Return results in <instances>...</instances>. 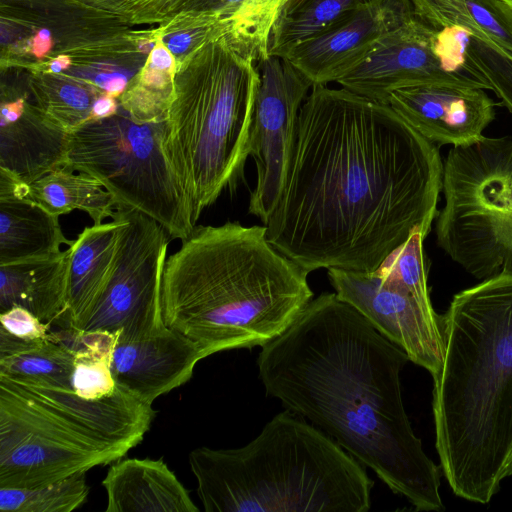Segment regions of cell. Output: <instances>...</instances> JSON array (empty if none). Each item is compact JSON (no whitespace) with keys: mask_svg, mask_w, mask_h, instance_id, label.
Instances as JSON below:
<instances>
[{"mask_svg":"<svg viewBox=\"0 0 512 512\" xmlns=\"http://www.w3.org/2000/svg\"><path fill=\"white\" fill-rule=\"evenodd\" d=\"M443 162L387 104L313 85L299 114L268 241L309 273L374 272L438 215Z\"/></svg>","mask_w":512,"mask_h":512,"instance_id":"cell-1","label":"cell"},{"mask_svg":"<svg viewBox=\"0 0 512 512\" xmlns=\"http://www.w3.org/2000/svg\"><path fill=\"white\" fill-rule=\"evenodd\" d=\"M409 361L335 292L321 293L261 347L266 394L315 425L418 511H442L440 471L405 411Z\"/></svg>","mask_w":512,"mask_h":512,"instance_id":"cell-2","label":"cell"},{"mask_svg":"<svg viewBox=\"0 0 512 512\" xmlns=\"http://www.w3.org/2000/svg\"><path fill=\"white\" fill-rule=\"evenodd\" d=\"M433 377L435 445L453 493L487 504L512 463V273L454 295Z\"/></svg>","mask_w":512,"mask_h":512,"instance_id":"cell-3","label":"cell"},{"mask_svg":"<svg viewBox=\"0 0 512 512\" xmlns=\"http://www.w3.org/2000/svg\"><path fill=\"white\" fill-rule=\"evenodd\" d=\"M308 274L268 241L264 225L195 226L166 259L162 319L203 358L263 347L313 299Z\"/></svg>","mask_w":512,"mask_h":512,"instance_id":"cell-4","label":"cell"},{"mask_svg":"<svg viewBox=\"0 0 512 512\" xmlns=\"http://www.w3.org/2000/svg\"><path fill=\"white\" fill-rule=\"evenodd\" d=\"M206 512H367L374 482L335 440L289 409L239 448L189 454Z\"/></svg>","mask_w":512,"mask_h":512,"instance_id":"cell-5","label":"cell"},{"mask_svg":"<svg viewBox=\"0 0 512 512\" xmlns=\"http://www.w3.org/2000/svg\"><path fill=\"white\" fill-rule=\"evenodd\" d=\"M155 415L119 386L87 399L0 375V487L42 486L115 462L143 440Z\"/></svg>","mask_w":512,"mask_h":512,"instance_id":"cell-6","label":"cell"},{"mask_svg":"<svg viewBox=\"0 0 512 512\" xmlns=\"http://www.w3.org/2000/svg\"><path fill=\"white\" fill-rule=\"evenodd\" d=\"M258 85L255 57L226 34L177 63L164 147L195 226L244 179Z\"/></svg>","mask_w":512,"mask_h":512,"instance_id":"cell-7","label":"cell"},{"mask_svg":"<svg viewBox=\"0 0 512 512\" xmlns=\"http://www.w3.org/2000/svg\"><path fill=\"white\" fill-rule=\"evenodd\" d=\"M442 192L438 246L476 279L512 273V137L453 146Z\"/></svg>","mask_w":512,"mask_h":512,"instance_id":"cell-8","label":"cell"},{"mask_svg":"<svg viewBox=\"0 0 512 512\" xmlns=\"http://www.w3.org/2000/svg\"><path fill=\"white\" fill-rule=\"evenodd\" d=\"M164 135L165 121L139 122L119 105L116 113L71 131L65 167L90 174L117 205L146 214L183 240L195 225Z\"/></svg>","mask_w":512,"mask_h":512,"instance_id":"cell-9","label":"cell"},{"mask_svg":"<svg viewBox=\"0 0 512 512\" xmlns=\"http://www.w3.org/2000/svg\"><path fill=\"white\" fill-rule=\"evenodd\" d=\"M336 83L379 104L398 89L424 84L488 89L467 66L452 27L434 29L416 15L382 36Z\"/></svg>","mask_w":512,"mask_h":512,"instance_id":"cell-10","label":"cell"},{"mask_svg":"<svg viewBox=\"0 0 512 512\" xmlns=\"http://www.w3.org/2000/svg\"><path fill=\"white\" fill-rule=\"evenodd\" d=\"M108 283L81 330L137 335L161 324L160 293L169 234L154 219L126 205Z\"/></svg>","mask_w":512,"mask_h":512,"instance_id":"cell-11","label":"cell"},{"mask_svg":"<svg viewBox=\"0 0 512 512\" xmlns=\"http://www.w3.org/2000/svg\"><path fill=\"white\" fill-rule=\"evenodd\" d=\"M0 16L45 32L53 57H72L71 69L120 66L139 70L156 42L152 28L136 29L77 0H0Z\"/></svg>","mask_w":512,"mask_h":512,"instance_id":"cell-12","label":"cell"},{"mask_svg":"<svg viewBox=\"0 0 512 512\" xmlns=\"http://www.w3.org/2000/svg\"><path fill=\"white\" fill-rule=\"evenodd\" d=\"M257 68L259 85L249 142L257 179L248 211L265 224L282 193L298 114L313 85L285 57L269 54L257 62Z\"/></svg>","mask_w":512,"mask_h":512,"instance_id":"cell-13","label":"cell"},{"mask_svg":"<svg viewBox=\"0 0 512 512\" xmlns=\"http://www.w3.org/2000/svg\"><path fill=\"white\" fill-rule=\"evenodd\" d=\"M336 295L366 317L383 336L399 346L409 361L432 376L444 360L441 315L402 284L377 271L327 269Z\"/></svg>","mask_w":512,"mask_h":512,"instance_id":"cell-14","label":"cell"},{"mask_svg":"<svg viewBox=\"0 0 512 512\" xmlns=\"http://www.w3.org/2000/svg\"><path fill=\"white\" fill-rule=\"evenodd\" d=\"M414 16L410 0L369 4L299 43L285 58L312 85L336 83L364 60L382 36Z\"/></svg>","mask_w":512,"mask_h":512,"instance_id":"cell-15","label":"cell"},{"mask_svg":"<svg viewBox=\"0 0 512 512\" xmlns=\"http://www.w3.org/2000/svg\"><path fill=\"white\" fill-rule=\"evenodd\" d=\"M31 100L26 82L2 80L0 171L22 184L66 165L71 134Z\"/></svg>","mask_w":512,"mask_h":512,"instance_id":"cell-16","label":"cell"},{"mask_svg":"<svg viewBox=\"0 0 512 512\" xmlns=\"http://www.w3.org/2000/svg\"><path fill=\"white\" fill-rule=\"evenodd\" d=\"M484 90L424 84L392 92L387 105L436 146L466 145L479 140L496 116L497 104Z\"/></svg>","mask_w":512,"mask_h":512,"instance_id":"cell-17","label":"cell"},{"mask_svg":"<svg viewBox=\"0 0 512 512\" xmlns=\"http://www.w3.org/2000/svg\"><path fill=\"white\" fill-rule=\"evenodd\" d=\"M203 359L199 348L164 323L143 333H116L111 371L116 384L151 404L185 384Z\"/></svg>","mask_w":512,"mask_h":512,"instance_id":"cell-18","label":"cell"},{"mask_svg":"<svg viewBox=\"0 0 512 512\" xmlns=\"http://www.w3.org/2000/svg\"><path fill=\"white\" fill-rule=\"evenodd\" d=\"M106 512H198L189 492L162 459L126 458L102 481Z\"/></svg>","mask_w":512,"mask_h":512,"instance_id":"cell-19","label":"cell"},{"mask_svg":"<svg viewBox=\"0 0 512 512\" xmlns=\"http://www.w3.org/2000/svg\"><path fill=\"white\" fill-rule=\"evenodd\" d=\"M112 219L85 227L68 246V311L62 329L81 330L108 283L123 225L116 209Z\"/></svg>","mask_w":512,"mask_h":512,"instance_id":"cell-20","label":"cell"},{"mask_svg":"<svg viewBox=\"0 0 512 512\" xmlns=\"http://www.w3.org/2000/svg\"><path fill=\"white\" fill-rule=\"evenodd\" d=\"M69 248L51 256L0 265V312L20 306L41 322L64 327Z\"/></svg>","mask_w":512,"mask_h":512,"instance_id":"cell-21","label":"cell"},{"mask_svg":"<svg viewBox=\"0 0 512 512\" xmlns=\"http://www.w3.org/2000/svg\"><path fill=\"white\" fill-rule=\"evenodd\" d=\"M73 242L59 216L26 197L0 196V265L51 256Z\"/></svg>","mask_w":512,"mask_h":512,"instance_id":"cell-22","label":"cell"},{"mask_svg":"<svg viewBox=\"0 0 512 512\" xmlns=\"http://www.w3.org/2000/svg\"><path fill=\"white\" fill-rule=\"evenodd\" d=\"M74 351L54 333L23 340L0 329V375L72 389Z\"/></svg>","mask_w":512,"mask_h":512,"instance_id":"cell-23","label":"cell"},{"mask_svg":"<svg viewBox=\"0 0 512 512\" xmlns=\"http://www.w3.org/2000/svg\"><path fill=\"white\" fill-rule=\"evenodd\" d=\"M416 17L434 29L460 26L512 55V7L502 0H410Z\"/></svg>","mask_w":512,"mask_h":512,"instance_id":"cell-24","label":"cell"},{"mask_svg":"<svg viewBox=\"0 0 512 512\" xmlns=\"http://www.w3.org/2000/svg\"><path fill=\"white\" fill-rule=\"evenodd\" d=\"M24 197L60 216L73 210L86 212L94 224L113 217L117 205L112 194L93 176L75 174L65 166L27 184Z\"/></svg>","mask_w":512,"mask_h":512,"instance_id":"cell-25","label":"cell"},{"mask_svg":"<svg viewBox=\"0 0 512 512\" xmlns=\"http://www.w3.org/2000/svg\"><path fill=\"white\" fill-rule=\"evenodd\" d=\"M25 82L32 101L70 131L94 120L96 103L105 93L92 83L65 73L26 71Z\"/></svg>","mask_w":512,"mask_h":512,"instance_id":"cell-26","label":"cell"},{"mask_svg":"<svg viewBox=\"0 0 512 512\" xmlns=\"http://www.w3.org/2000/svg\"><path fill=\"white\" fill-rule=\"evenodd\" d=\"M176 71V59L156 39L145 63L118 98L120 107L139 122L165 121L174 93Z\"/></svg>","mask_w":512,"mask_h":512,"instance_id":"cell-27","label":"cell"},{"mask_svg":"<svg viewBox=\"0 0 512 512\" xmlns=\"http://www.w3.org/2000/svg\"><path fill=\"white\" fill-rule=\"evenodd\" d=\"M388 0H288L282 7L269 38V54L285 57L306 41L359 9Z\"/></svg>","mask_w":512,"mask_h":512,"instance_id":"cell-28","label":"cell"},{"mask_svg":"<svg viewBox=\"0 0 512 512\" xmlns=\"http://www.w3.org/2000/svg\"><path fill=\"white\" fill-rule=\"evenodd\" d=\"M287 1L206 0L196 11L217 14L227 24L230 40L258 62L269 55V38Z\"/></svg>","mask_w":512,"mask_h":512,"instance_id":"cell-29","label":"cell"},{"mask_svg":"<svg viewBox=\"0 0 512 512\" xmlns=\"http://www.w3.org/2000/svg\"><path fill=\"white\" fill-rule=\"evenodd\" d=\"M85 474L32 488L0 487L1 512H72L89 495Z\"/></svg>","mask_w":512,"mask_h":512,"instance_id":"cell-30","label":"cell"},{"mask_svg":"<svg viewBox=\"0 0 512 512\" xmlns=\"http://www.w3.org/2000/svg\"><path fill=\"white\" fill-rule=\"evenodd\" d=\"M453 27L473 75L494 91L512 113V55L464 27Z\"/></svg>","mask_w":512,"mask_h":512,"instance_id":"cell-31","label":"cell"},{"mask_svg":"<svg viewBox=\"0 0 512 512\" xmlns=\"http://www.w3.org/2000/svg\"><path fill=\"white\" fill-rule=\"evenodd\" d=\"M159 39L172 53L177 63L183 61L207 41L227 34V24L215 13L186 11L152 27Z\"/></svg>","mask_w":512,"mask_h":512,"instance_id":"cell-32","label":"cell"},{"mask_svg":"<svg viewBox=\"0 0 512 512\" xmlns=\"http://www.w3.org/2000/svg\"><path fill=\"white\" fill-rule=\"evenodd\" d=\"M425 238L421 230L414 231L376 271L405 286L426 306H432L427 285L428 264L423 249Z\"/></svg>","mask_w":512,"mask_h":512,"instance_id":"cell-33","label":"cell"},{"mask_svg":"<svg viewBox=\"0 0 512 512\" xmlns=\"http://www.w3.org/2000/svg\"><path fill=\"white\" fill-rule=\"evenodd\" d=\"M134 25H159L189 11L197 0H77Z\"/></svg>","mask_w":512,"mask_h":512,"instance_id":"cell-34","label":"cell"},{"mask_svg":"<svg viewBox=\"0 0 512 512\" xmlns=\"http://www.w3.org/2000/svg\"><path fill=\"white\" fill-rule=\"evenodd\" d=\"M0 323L1 330L23 340L42 339L50 335V325L41 322L34 314L20 306L0 312Z\"/></svg>","mask_w":512,"mask_h":512,"instance_id":"cell-35","label":"cell"},{"mask_svg":"<svg viewBox=\"0 0 512 512\" xmlns=\"http://www.w3.org/2000/svg\"><path fill=\"white\" fill-rule=\"evenodd\" d=\"M502 1H504V2H505V3H507L509 6H511V7H512V0H502Z\"/></svg>","mask_w":512,"mask_h":512,"instance_id":"cell-36","label":"cell"},{"mask_svg":"<svg viewBox=\"0 0 512 512\" xmlns=\"http://www.w3.org/2000/svg\"><path fill=\"white\" fill-rule=\"evenodd\" d=\"M512 475V463H511V466H510V470H509V476Z\"/></svg>","mask_w":512,"mask_h":512,"instance_id":"cell-37","label":"cell"}]
</instances>
